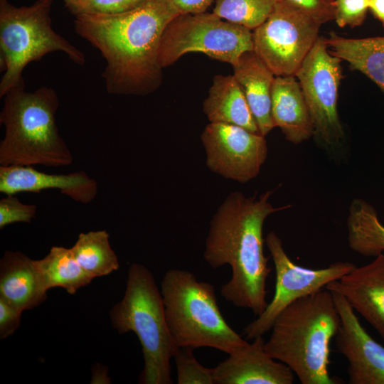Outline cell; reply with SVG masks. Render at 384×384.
Masks as SVG:
<instances>
[{
  "label": "cell",
  "instance_id": "cell-2",
  "mask_svg": "<svg viewBox=\"0 0 384 384\" xmlns=\"http://www.w3.org/2000/svg\"><path fill=\"white\" fill-rule=\"evenodd\" d=\"M273 192L250 197L231 192L210 220L203 252L212 268L229 265L232 270L220 289L222 297L256 316L268 304L266 284L272 270L264 253L263 225L271 214L291 206L274 207L270 202Z\"/></svg>",
  "mask_w": 384,
  "mask_h": 384
},
{
  "label": "cell",
  "instance_id": "cell-18",
  "mask_svg": "<svg viewBox=\"0 0 384 384\" xmlns=\"http://www.w3.org/2000/svg\"><path fill=\"white\" fill-rule=\"evenodd\" d=\"M271 114L286 139L300 144L314 135V128L304 96L294 75L275 76Z\"/></svg>",
  "mask_w": 384,
  "mask_h": 384
},
{
  "label": "cell",
  "instance_id": "cell-11",
  "mask_svg": "<svg viewBox=\"0 0 384 384\" xmlns=\"http://www.w3.org/2000/svg\"><path fill=\"white\" fill-rule=\"evenodd\" d=\"M265 241L274 265L275 290L264 311L244 328L243 335L250 340L269 331L279 313L293 302L325 288L356 267L349 262H336L318 270L303 267L292 261L274 231L268 233Z\"/></svg>",
  "mask_w": 384,
  "mask_h": 384
},
{
  "label": "cell",
  "instance_id": "cell-33",
  "mask_svg": "<svg viewBox=\"0 0 384 384\" xmlns=\"http://www.w3.org/2000/svg\"><path fill=\"white\" fill-rule=\"evenodd\" d=\"M91 383H110V378L107 376V370L105 366L97 364L93 366L92 370Z\"/></svg>",
  "mask_w": 384,
  "mask_h": 384
},
{
  "label": "cell",
  "instance_id": "cell-14",
  "mask_svg": "<svg viewBox=\"0 0 384 384\" xmlns=\"http://www.w3.org/2000/svg\"><path fill=\"white\" fill-rule=\"evenodd\" d=\"M252 340L213 368L214 384H292L294 373L267 353L262 336Z\"/></svg>",
  "mask_w": 384,
  "mask_h": 384
},
{
  "label": "cell",
  "instance_id": "cell-1",
  "mask_svg": "<svg viewBox=\"0 0 384 384\" xmlns=\"http://www.w3.org/2000/svg\"><path fill=\"white\" fill-rule=\"evenodd\" d=\"M178 15L168 0H146L122 13L75 16L76 33L106 61L102 77L108 93L146 95L159 88L163 80L161 38Z\"/></svg>",
  "mask_w": 384,
  "mask_h": 384
},
{
  "label": "cell",
  "instance_id": "cell-15",
  "mask_svg": "<svg viewBox=\"0 0 384 384\" xmlns=\"http://www.w3.org/2000/svg\"><path fill=\"white\" fill-rule=\"evenodd\" d=\"M325 288L341 294L384 341V252Z\"/></svg>",
  "mask_w": 384,
  "mask_h": 384
},
{
  "label": "cell",
  "instance_id": "cell-4",
  "mask_svg": "<svg viewBox=\"0 0 384 384\" xmlns=\"http://www.w3.org/2000/svg\"><path fill=\"white\" fill-rule=\"evenodd\" d=\"M59 105L51 87L28 92L22 80L9 90L0 112V123L5 127L0 142V166L72 164L71 151L56 123Z\"/></svg>",
  "mask_w": 384,
  "mask_h": 384
},
{
  "label": "cell",
  "instance_id": "cell-30",
  "mask_svg": "<svg viewBox=\"0 0 384 384\" xmlns=\"http://www.w3.org/2000/svg\"><path fill=\"white\" fill-rule=\"evenodd\" d=\"M321 25L334 18V0H284Z\"/></svg>",
  "mask_w": 384,
  "mask_h": 384
},
{
  "label": "cell",
  "instance_id": "cell-9",
  "mask_svg": "<svg viewBox=\"0 0 384 384\" xmlns=\"http://www.w3.org/2000/svg\"><path fill=\"white\" fill-rule=\"evenodd\" d=\"M341 62L330 53L326 38L319 36L294 75L309 110L314 136L332 154L341 147L345 136L337 109Z\"/></svg>",
  "mask_w": 384,
  "mask_h": 384
},
{
  "label": "cell",
  "instance_id": "cell-24",
  "mask_svg": "<svg viewBox=\"0 0 384 384\" xmlns=\"http://www.w3.org/2000/svg\"><path fill=\"white\" fill-rule=\"evenodd\" d=\"M109 238L105 230L81 233L70 247L77 262L93 278L108 275L119 267Z\"/></svg>",
  "mask_w": 384,
  "mask_h": 384
},
{
  "label": "cell",
  "instance_id": "cell-7",
  "mask_svg": "<svg viewBox=\"0 0 384 384\" xmlns=\"http://www.w3.org/2000/svg\"><path fill=\"white\" fill-rule=\"evenodd\" d=\"M54 0H37L31 6H16L0 0V97L23 80V69L44 55L62 51L74 63L85 65L84 53L52 28Z\"/></svg>",
  "mask_w": 384,
  "mask_h": 384
},
{
  "label": "cell",
  "instance_id": "cell-27",
  "mask_svg": "<svg viewBox=\"0 0 384 384\" xmlns=\"http://www.w3.org/2000/svg\"><path fill=\"white\" fill-rule=\"evenodd\" d=\"M146 0H75L65 3L74 16L80 14H115L132 10Z\"/></svg>",
  "mask_w": 384,
  "mask_h": 384
},
{
  "label": "cell",
  "instance_id": "cell-23",
  "mask_svg": "<svg viewBox=\"0 0 384 384\" xmlns=\"http://www.w3.org/2000/svg\"><path fill=\"white\" fill-rule=\"evenodd\" d=\"M36 262L47 291L62 287L68 294H74L94 279L79 265L70 248L53 246L43 258Z\"/></svg>",
  "mask_w": 384,
  "mask_h": 384
},
{
  "label": "cell",
  "instance_id": "cell-12",
  "mask_svg": "<svg viewBox=\"0 0 384 384\" xmlns=\"http://www.w3.org/2000/svg\"><path fill=\"white\" fill-rule=\"evenodd\" d=\"M201 138L206 166L228 179L242 183L251 181L267 159L265 137L239 126L210 122Z\"/></svg>",
  "mask_w": 384,
  "mask_h": 384
},
{
  "label": "cell",
  "instance_id": "cell-20",
  "mask_svg": "<svg viewBox=\"0 0 384 384\" xmlns=\"http://www.w3.org/2000/svg\"><path fill=\"white\" fill-rule=\"evenodd\" d=\"M203 111L211 123L233 124L260 134L245 96L233 75L213 78L203 103Z\"/></svg>",
  "mask_w": 384,
  "mask_h": 384
},
{
  "label": "cell",
  "instance_id": "cell-25",
  "mask_svg": "<svg viewBox=\"0 0 384 384\" xmlns=\"http://www.w3.org/2000/svg\"><path fill=\"white\" fill-rule=\"evenodd\" d=\"M277 0H215L213 12L231 23L253 31L272 12Z\"/></svg>",
  "mask_w": 384,
  "mask_h": 384
},
{
  "label": "cell",
  "instance_id": "cell-17",
  "mask_svg": "<svg viewBox=\"0 0 384 384\" xmlns=\"http://www.w3.org/2000/svg\"><path fill=\"white\" fill-rule=\"evenodd\" d=\"M36 260L16 250L0 260V298L21 311L32 309L47 298Z\"/></svg>",
  "mask_w": 384,
  "mask_h": 384
},
{
  "label": "cell",
  "instance_id": "cell-28",
  "mask_svg": "<svg viewBox=\"0 0 384 384\" xmlns=\"http://www.w3.org/2000/svg\"><path fill=\"white\" fill-rule=\"evenodd\" d=\"M37 206L21 202L15 195H6L0 200V229L15 223H31Z\"/></svg>",
  "mask_w": 384,
  "mask_h": 384
},
{
  "label": "cell",
  "instance_id": "cell-8",
  "mask_svg": "<svg viewBox=\"0 0 384 384\" xmlns=\"http://www.w3.org/2000/svg\"><path fill=\"white\" fill-rule=\"evenodd\" d=\"M253 50L252 31L213 12L179 14L165 29L159 50L161 67L183 55L202 53L232 66L245 52Z\"/></svg>",
  "mask_w": 384,
  "mask_h": 384
},
{
  "label": "cell",
  "instance_id": "cell-35",
  "mask_svg": "<svg viewBox=\"0 0 384 384\" xmlns=\"http://www.w3.org/2000/svg\"><path fill=\"white\" fill-rule=\"evenodd\" d=\"M63 1H64L65 3H68V2L75 1V0H63Z\"/></svg>",
  "mask_w": 384,
  "mask_h": 384
},
{
  "label": "cell",
  "instance_id": "cell-3",
  "mask_svg": "<svg viewBox=\"0 0 384 384\" xmlns=\"http://www.w3.org/2000/svg\"><path fill=\"white\" fill-rule=\"evenodd\" d=\"M339 326L332 292L324 288L295 300L279 313L265 350L287 365L302 384H336L329 365L330 343Z\"/></svg>",
  "mask_w": 384,
  "mask_h": 384
},
{
  "label": "cell",
  "instance_id": "cell-6",
  "mask_svg": "<svg viewBox=\"0 0 384 384\" xmlns=\"http://www.w3.org/2000/svg\"><path fill=\"white\" fill-rule=\"evenodd\" d=\"M110 316L117 331H132L139 341L144 357L139 383L171 384V359L177 348L169 330L161 291L145 266L130 265L124 297L112 306Z\"/></svg>",
  "mask_w": 384,
  "mask_h": 384
},
{
  "label": "cell",
  "instance_id": "cell-26",
  "mask_svg": "<svg viewBox=\"0 0 384 384\" xmlns=\"http://www.w3.org/2000/svg\"><path fill=\"white\" fill-rule=\"evenodd\" d=\"M194 349L178 348L174 355L178 384H214L213 369L201 365L193 355Z\"/></svg>",
  "mask_w": 384,
  "mask_h": 384
},
{
  "label": "cell",
  "instance_id": "cell-21",
  "mask_svg": "<svg viewBox=\"0 0 384 384\" xmlns=\"http://www.w3.org/2000/svg\"><path fill=\"white\" fill-rule=\"evenodd\" d=\"M326 42L332 55L366 75L384 92V36L348 38L331 33Z\"/></svg>",
  "mask_w": 384,
  "mask_h": 384
},
{
  "label": "cell",
  "instance_id": "cell-31",
  "mask_svg": "<svg viewBox=\"0 0 384 384\" xmlns=\"http://www.w3.org/2000/svg\"><path fill=\"white\" fill-rule=\"evenodd\" d=\"M22 311L0 298V338L12 335L21 323Z\"/></svg>",
  "mask_w": 384,
  "mask_h": 384
},
{
  "label": "cell",
  "instance_id": "cell-34",
  "mask_svg": "<svg viewBox=\"0 0 384 384\" xmlns=\"http://www.w3.org/2000/svg\"><path fill=\"white\" fill-rule=\"evenodd\" d=\"M369 10L384 26V0H370Z\"/></svg>",
  "mask_w": 384,
  "mask_h": 384
},
{
  "label": "cell",
  "instance_id": "cell-19",
  "mask_svg": "<svg viewBox=\"0 0 384 384\" xmlns=\"http://www.w3.org/2000/svg\"><path fill=\"white\" fill-rule=\"evenodd\" d=\"M259 132L267 135L275 127L271 114L272 90L275 75L254 50L244 53L233 65Z\"/></svg>",
  "mask_w": 384,
  "mask_h": 384
},
{
  "label": "cell",
  "instance_id": "cell-29",
  "mask_svg": "<svg viewBox=\"0 0 384 384\" xmlns=\"http://www.w3.org/2000/svg\"><path fill=\"white\" fill-rule=\"evenodd\" d=\"M370 0H334V18L338 27L361 26L369 10Z\"/></svg>",
  "mask_w": 384,
  "mask_h": 384
},
{
  "label": "cell",
  "instance_id": "cell-22",
  "mask_svg": "<svg viewBox=\"0 0 384 384\" xmlns=\"http://www.w3.org/2000/svg\"><path fill=\"white\" fill-rule=\"evenodd\" d=\"M351 250L364 257L384 252V225L374 207L362 198L352 201L346 221Z\"/></svg>",
  "mask_w": 384,
  "mask_h": 384
},
{
  "label": "cell",
  "instance_id": "cell-32",
  "mask_svg": "<svg viewBox=\"0 0 384 384\" xmlns=\"http://www.w3.org/2000/svg\"><path fill=\"white\" fill-rule=\"evenodd\" d=\"M179 14L205 12L213 0H168Z\"/></svg>",
  "mask_w": 384,
  "mask_h": 384
},
{
  "label": "cell",
  "instance_id": "cell-13",
  "mask_svg": "<svg viewBox=\"0 0 384 384\" xmlns=\"http://www.w3.org/2000/svg\"><path fill=\"white\" fill-rule=\"evenodd\" d=\"M331 292L340 316L336 344L348 361V383L384 384V347L367 333L348 301Z\"/></svg>",
  "mask_w": 384,
  "mask_h": 384
},
{
  "label": "cell",
  "instance_id": "cell-5",
  "mask_svg": "<svg viewBox=\"0 0 384 384\" xmlns=\"http://www.w3.org/2000/svg\"><path fill=\"white\" fill-rule=\"evenodd\" d=\"M160 291L177 348L209 347L230 355L247 344L223 316L212 284L198 281L191 272L171 269L164 274Z\"/></svg>",
  "mask_w": 384,
  "mask_h": 384
},
{
  "label": "cell",
  "instance_id": "cell-10",
  "mask_svg": "<svg viewBox=\"0 0 384 384\" xmlns=\"http://www.w3.org/2000/svg\"><path fill=\"white\" fill-rule=\"evenodd\" d=\"M321 24L284 0L252 31L253 50L275 76L294 75L319 37Z\"/></svg>",
  "mask_w": 384,
  "mask_h": 384
},
{
  "label": "cell",
  "instance_id": "cell-16",
  "mask_svg": "<svg viewBox=\"0 0 384 384\" xmlns=\"http://www.w3.org/2000/svg\"><path fill=\"white\" fill-rule=\"evenodd\" d=\"M58 190L75 202L87 204L97 193V183L84 171L50 174L31 166H0V192L6 195Z\"/></svg>",
  "mask_w": 384,
  "mask_h": 384
}]
</instances>
